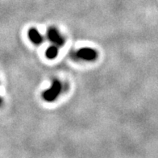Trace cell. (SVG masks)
I'll return each instance as SVG.
<instances>
[{"label": "cell", "mask_w": 158, "mask_h": 158, "mask_svg": "<svg viewBox=\"0 0 158 158\" xmlns=\"http://www.w3.org/2000/svg\"><path fill=\"white\" fill-rule=\"evenodd\" d=\"M57 55H58V48L56 46H50L49 48L46 50L45 56L48 59H50V60L55 59Z\"/></svg>", "instance_id": "5"}, {"label": "cell", "mask_w": 158, "mask_h": 158, "mask_svg": "<svg viewBox=\"0 0 158 158\" xmlns=\"http://www.w3.org/2000/svg\"><path fill=\"white\" fill-rule=\"evenodd\" d=\"M2 98L0 97V106L2 105Z\"/></svg>", "instance_id": "6"}, {"label": "cell", "mask_w": 158, "mask_h": 158, "mask_svg": "<svg viewBox=\"0 0 158 158\" xmlns=\"http://www.w3.org/2000/svg\"><path fill=\"white\" fill-rule=\"evenodd\" d=\"M28 37L33 44H40L43 42V36L40 35L38 30L35 27H31L30 28L28 32H27Z\"/></svg>", "instance_id": "4"}, {"label": "cell", "mask_w": 158, "mask_h": 158, "mask_svg": "<svg viewBox=\"0 0 158 158\" xmlns=\"http://www.w3.org/2000/svg\"><path fill=\"white\" fill-rule=\"evenodd\" d=\"M62 86L58 80H54L52 81V85L49 89H46L43 94V98L47 102H53L56 100L61 91Z\"/></svg>", "instance_id": "1"}, {"label": "cell", "mask_w": 158, "mask_h": 158, "mask_svg": "<svg viewBox=\"0 0 158 158\" xmlns=\"http://www.w3.org/2000/svg\"><path fill=\"white\" fill-rule=\"evenodd\" d=\"M77 56L82 60H94L98 57V53L94 48H81L77 52Z\"/></svg>", "instance_id": "2"}, {"label": "cell", "mask_w": 158, "mask_h": 158, "mask_svg": "<svg viewBox=\"0 0 158 158\" xmlns=\"http://www.w3.org/2000/svg\"><path fill=\"white\" fill-rule=\"evenodd\" d=\"M47 34H48V39L53 44H56V46H63L64 44V38L60 35L59 31L55 27H50V28H48Z\"/></svg>", "instance_id": "3"}]
</instances>
